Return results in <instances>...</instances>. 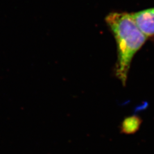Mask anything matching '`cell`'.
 I'll use <instances>...</instances> for the list:
<instances>
[{
	"label": "cell",
	"instance_id": "1",
	"mask_svg": "<svg viewBox=\"0 0 154 154\" xmlns=\"http://www.w3.org/2000/svg\"><path fill=\"white\" fill-rule=\"evenodd\" d=\"M105 22L112 32L117 45V76L123 84H125L133 57L148 37L139 30L131 13L111 12L105 17Z\"/></svg>",
	"mask_w": 154,
	"mask_h": 154
},
{
	"label": "cell",
	"instance_id": "2",
	"mask_svg": "<svg viewBox=\"0 0 154 154\" xmlns=\"http://www.w3.org/2000/svg\"><path fill=\"white\" fill-rule=\"evenodd\" d=\"M137 26L147 37L154 35V7L131 13Z\"/></svg>",
	"mask_w": 154,
	"mask_h": 154
}]
</instances>
